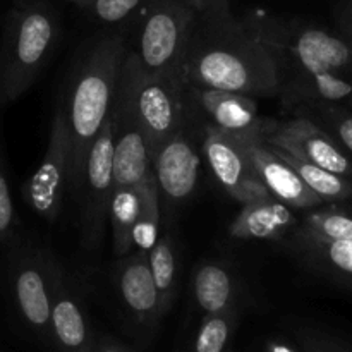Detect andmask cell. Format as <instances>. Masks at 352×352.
<instances>
[{"mask_svg": "<svg viewBox=\"0 0 352 352\" xmlns=\"http://www.w3.org/2000/svg\"><path fill=\"white\" fill-rule=\"evenodd\" d=\"M138 206H140L138 188H120L112 191L109 226L112 230V250L117 258L126 256L133 251Z\"/></svg>", "mask_w": 352, "mask_h": 352, "instance_id": "603a6c76", "label": "cell"}, {"mask_svg": "<svg viewBox=\"0 0 352 352\" xmlns=\"http://www.w3.org/2000/svg\"><path fill=\"white\" fill-rule=\"evenodd\" d=\"M201 153L223 191L237 203L270 196L251 165L244 138L203 124Z\"/></svg>", "mask_w": 352, "mask_h": 352, "instance_id": "8fae6325", "label": "cell"}, {"mask_svg": "<svg viewBox=\"0 0 352 352\" xmlns=\"http://www.w3.org/2000/svg\"><path fill=\"white\" fill-rule=\"evenodd\" d=\"M298 116H305L318 124L352 160V110L337 103H308L294 107Z\"/></svg>", "mask_w": 352, "mask_h": 352, "instance_id": "484cf974", "label": "cell"}, {"mask_svg": "<svg viewBox=\"0 0 352 352\" xmlns=\"http://www.w3.org/2000/svg\"><path fill=\"white\" fill-rule=\"evenodd\" d=\"M7 248L6 277L10 301L28 327L45 332L50 329L52 302L64 267L48 248L36 246L21 237Z\"/></svg>", "mask_w": 352, "mask_h": 352, "instance_id": "52a82bcc", "label": "cell"}, {"mask_svg": "<svg viewBox=\"0 0 352 352\" xmlns=\"http://www.w3.org/2000/svg\"><path fill=\"white\" fill-rule=\"evenodd\" d=\"M184 95L188 109L201 113L208 126L241 138L261 133L265 119L253 96L198 85H184Z\"/></svg>", "mask_w": 352, "mask_h": 352, "instance_id": "4fadbf2b", "label": "cell"}, {"mask_svg": "<svg viewBox=\"0 0 352 352\" xmlns=\"http://www.w3.org/2000/svg\"><path fill=\"white\" fill-rule=\"evenodd\" d=\"M278 96L289 109L308 103H347L351 107L352 81L344 72H298L285 76Z\"/></svg>", "mask_w": 352, "mask_h": 352, "instance_id": "d6986e66", "label": "cell"}, {"mask_svg": "<svg viewBox=\"0 0 352 352\" xmlns=\"http://www.w3.org/2000/svg\"><path fill=\"white\" fill-rule=\"evenodd\" d=\"M138 195H140V206H138V219L134 227L133 251L148 253L160 236L162 222V201L153 172H150L143 184L138 188Z\"/></svg>", "mask_w": 352, "mask_h": 352, "instance_id": "d4e9b609", "label": "cell"}, {"mask_svg": "<svg viewBox=\"0 0 352 352\" xmlns=\"http://www.w3.org/2000/svg\"><path fill=\"white\" fill-rule=\"evenodd\" d=\"M17 237H19V217L14 205L6 144L0 129V244L9 246Z\"/></svg>", "mask_w": 352, "mask_h": 352, "instance_id": "f546056e", "label": "cell"}, {"mask_svg": "<svg viewBox=\"0 0 352 352\" xmlns=\"http://www.w3.org/2000/svg\"><path fill=\"white\" fill-rule=\"evenodd\" d=\"M196 14V23L205 28L226 30L239 23L230 9V0H188Z\"/></svg>", "mask_w": 352, "mask_h": 352, "instance_id": "4dcf8cb0", "label": "cell"}, {"mask_svg": "<svg viewBox=\"0 0 352 352\" xmlns=\"http://www.w3.org/2000/svg\"><path fill=\"white\" fill-rule=\"evenodd\" d=\"M71 188V141L67 126L57 107L52 117L47 151L41 164L21 188L28 208L47 223L57 222Z\"/></svg>", "mask_w": 352, "mask_h": 352, "instance_id": "9c48e42d", "label": "cell"}, {"mask_svg": "<svg viewBox=\"0 0 352 352\" xmlns=\"http://www.w3.org/2000/svg\"><path fill=\"white\" fill-rule=\"evenodd\" d=\"M199 167L201 151L189 136L186 124L151 153V172L160 201L170 208L188 201L198 186Z\"/></svg>", "mask_w": 352, "mask_h": 352, "instance_id": "7c38bea8", "label": "cell"}, {"mask_svg": "<svg viewBox=\"0 0 352 352\" xmlns=\"http://www.w3.org/2000/svg\"><path fill=\"white\" fill-rule=\"evenodd\" d=\"M129 28H100L79 45L72 57L57 105L71 141V188L112 109Z\"/></svg>", "mask_w": 352, "mask_h": 352, "instance_id": "6da1fadb", "label": "cell"}, {"mask_svg": "<svg viewBox=\"0 0 352 352\" xmlns=\"http://www.w3.org/2000/svg\"><path fill=\"white\" fill-rule=\"evenodd\" d=\"M195 28L196 14L188 0H155L131 24L126 48L148 74L179 78Z\"/></svg>", "mask_w": 352, "mask_h": 352, "instance_id": "8992f818", "label": "cell"}, {"mask_svg": "<svg viewBox=\"0 0 352 352\" xmlns=\"http://www.w3.org/2000/svg\"><path fill=\"white\" fill-rule=\"evenodd\" d=\"M65 2L72 3V6H74V7H78L79 10H85L86 7H88L89 3L93 2V0H65Z\"/></svg>", "mask_w": 352, "mask_h": 352, "instance_id": "e575fe53", "label": "cell"}, {"mask_svg": "<svg viewBox=\"0 0 352 352\" xmlns=\"http://www.w3.org/2000/svg\"><path fill=\"white\" fill-rule=\"evenodd\" d=\"M179 78L184 85L226 89L253 98L278 96L284 81L275 55L248 30L243 19L226 30L196 23Z\"/></svg>", "mask_w": 352, "mask_h": 352, "instance_id": "7a4b0ae2", "label": "cell"}, {"mask_svg": "<svg viewBox=\"0 0 352 352\" xmlns=\"http://www.w3.org/2000/svg\"><path fill=\"white\" fill-rule=\"evenodd\" d=\"M192 299L205 315L236 308L241 282L236 272L222 261L208 260L196 265L191 284Z\"/></svg>", "mask_w": 352, "mask_h": 352, "instance_id": "44dd1931", "label": "cell"}, {"mask_svg": "<svg viewBox=\"0 0 352 352\" xmlns=\"http://www.w3.org/2000/svg\"><path fill=\"white\" fill-rule=\"evenodd\" d=\"M351 109H352V105H351Z\"/></svg>", "mask_w": 352, "mask_h": 352, "instance_id": "74e56055", "label": "cell"}, {"mask_svg": "<svg viewBox=\"0 0 352 352\" xmlns=\"http://www.w3.org/2000/svg\"><path fill=\"white\" fill-rule=\"evenodd\" d=\"M148 265L157 287L160 315H165L175 298L179 278L177 246L170 232H160L157 243L148 251Z\"/></svg>", "mask_w": 352, "mask_h": 352, "instance_id": "7402d4cb", "label": "cell"}, {"mask_svg": "<svg viewBox=\"0 0 352 352\" xmlns=\"http://www.w3.org/2000/svg\"><path fill=\"white\" fill-rule=\"evenodd\" d=\"M236 327V308L203 318L195 340V352H223Z\"/></svg>", "mask_w": 352, "mask_h": 352, "instance_id": "f1b7e54d", "label": "cell"}, {"mask_svg": "<svg viewBox=\"0 0 352 352\" xmlns=\"http://www.w3.org/2000/svg\"><path fill=\"white\" fill-rule=\"evenodd\" d=\"M296 229L323 239L352 241V215L336 208H313L299 220Z\"/></svg>", "mask_w": 352, "mask_h": 352, "instance_id": "83f0119b", "label": "cell"}, {"mask_svg": "<svg viewBox=\"0 0 352 352\" xmlns=\"http://www.w3.org/2000/svg\"><path fill=\"white\" fill-rule=\"evenodd\" d=\"M62 40L60 14L50 0L14 7L0 33V107L30 91Z\"/></svg>", "mask_w": 352, "mask_h": 352, "instance_id": "3957f363", "label": "cell"}, {"mask_svg": "<svg viewBox=\"0 0 352 352\" xmlns=\"http://www.w3.org/2000/svg\"><path fill=\"white\" fill-rule=\"evenodd\" d=\"M261 138L292 157L311 162L352 181V160L349 155L325 129L308 117L296 113L285 120L265 119Z\"/></svg>", "mask_w": 352, "mask_h": 352, "instance_id": "30bf717a", "label": "cell"}, {"mask_svg": "<svg viewBox=\"0 0 352 352\" xmlns=\"http://www.w3.org/2000/svg\"><path fill=\"white\" fill-rule=\"evenodd\" d=\"M272 148H274V150L277 151V153L280 155L296 172H298V175L305 181V184L308 186L318 198H322L323 203L342 201V199H347L352 196L351 179L333 174V172L327 170V168L320 167V165L311 164V162L292 157V155L285 153V151L278 150V148L275 146Z\"/></svg>", "mask_w": 352, "mask_h": 352, "instance_id": "cb8c5ba5", "label": "cell"}, {"mask_svg": "<svg viewBox=\"0 0 352 352\" xmlns=\"http://www.w3.org/2000/svg\"><path fill=\"white\" fill-rule=\"evenodd\" d=\"M14 7H23V6H30V3L36 2V0H10Z\"/></svg>", "mask_w": 352, "mask_h": 352, "instance_id": "8d00e7d4", "label": "cell"}, {"mask_svg": "<svg viewBox=\"0 0 352 352\" xmlns=\"http://www.w3.org/2000/svg\"><path fill=\"white\" fill-rule=\"evenodd\" d=\"M243 21L275 55L284 78L298 72H346L352 69V41L346 36L301 21H285L260 12L248 14Z\"/></svg>", "mask_w": 352, "mask_h": 352, "instance_id": "277c9868", "label": "cell"}, {"mask_svg": "<svg viewBox=\"0 0 352 352\" xmlns=\"http://www.w3.org/2000/svg\"><path fill=\"white\" fill-rule=\"evenodd\" d=\"M113 96L126 103L134 113L151 153L175 131L188 124L189 109L181 78L148 74L127 48Z\"/></svg>", "mask_w": 352, "mask_h": 352, "instance_id": "5b68a950", "label": "cell"}, {"mask_svg": "<svg viewBox=\"0 0 352 352\" xmlns=\"http://www.w3.org/2000/svg\"><path fill=\"white\" fill-rule=\"evenodd\" d=\"M89 352H133V351H129L127 347L120 346L119 342H116V340L107 339L105 337V339H102V340H98V342L93 344Z\"/></svg>", "mask_w": 352, "mask_h": 352, "instance_id": "836d02e7", "label": "cell"}, {"mask_svg": "<svg viewBox=\"0 0 352 352\" xmlns=\"http://www.w3.org/2000/svg\"><path fill=\"white\" fill-rule=\"evenodd\" d=\"M113 282L124 308L138 323L150 327L160 318L158 294L148 265V253L131 251L126 256H120L113 268Z\"/></svg>", "mask_w": 352, "mask_h": 352, "instance_id": "2e32d148", "label": "cell"}, {"mask_svg": "<svg viewBox=\"0 0 352 352\" xmlns=\"http://www.w3.org/2000/svg\"><path fill=\"white\" fill-rule=\"evenodd\" d=\"M110 117L113 127V189L140 188L151 172L146 136L129 107L116 96Z\"/></svg>", "mask_w": 352, "mask_h": 352, "instance_id": "5bb4252c", "label": "cell"}, {"mask_svg": "<svg viewBox=\"0 0 352 352\" xmlns=\"http://www.w3.org/2000/svg\"><path fill=\"white\" fill-rule=\"evenodd\" d=\"M336 21L342 36L352 41V0H339L336 7Z\"/></svg>", "mask_w": 352, "mask_h": 352, "instance_id": "1f68e13d", "label": "cell"}, {"mask_svg": "<svg viewBox=\"0 0 352 352\" xmlns=\"http://www.w3.org/2000/svg\"><path fill=\"white\" fill-rule=\"evenodd\" d=\"M71 191L76 195L82 248L88 251L98 250L109 226L113 191V127L110 113L93 141L81 174Z\"/></svg>", "mask_w": 352, "mask_h": 352, "instance_id": "ba28073f", "label": "cell"}, {"mask_svg": "<svg viewBox=\"0 0 352 352\" xmlns=\"http://www.w3.org/2000/svg\"><path fill=\"white\" fill-rule=\"evenodd\" d=\"M272 352H294L291 349V347L287 346H282V344H272Z\"/></svg>", "mask_w": 352, "mask_h": 352, "instance_id": "d590c367", "label": "cell"}, {"mask_svg": "<svg viewBox=\"0 0 352 352\" xmlns=\"http://www.w3.org/2000/svg\"><path fill=\"white\" fill-rule=\"evenodd\" d=\"M155 0H93L85 10L98 28H129Z\"/></svg>", "mask_w": 352, "mask_h": 352, "instance_id": "4316f807", "label": "cell"}, {"mask_svg": "<svg viewBox=\"0 0 352 352\" xmlns=\"http://www.w3.org/2000/svg\"><path fill=\"white\" fill-rule=\"evenodd\" d=\"M244 140L251 165L268 195L294 210H313L325 205L305 184L298 172L261 138V133L251 134Z\"/></svg>", "mask_w": 352, "mask_h": 352, "instance_id": "9a60e30c", "label": "cell"}, {"mask_svg": "<svg viewBox=\"0 0 352 352\" xmlns=\"http://www.w3.org/2000/svg\"><path fill=\"white\" fill-rule=\"evenodd\" d=\"M50 330L54 339L65 352H89V327L85 301L74 278L62 270L52 302Z\"/></svg>", "mask_w": 352, "mask_h": 352, "instance_id": "ac0fdd59", "label": "cell"}, {"mask_svg": "<svg viewBox=\"0 0 352 352\" xmlns=\"http://www.w3.org/2000/svg\"><path fill=\"white\" fill-rule=\"evenodd\" d=\"M285 244L305 263L329 277L352 284V241H332L294 229Z\"/></svg>", "mask_w": 352, "mask_h": 352, "instance_id": "ffe728a7", "label": "cell"}, {"mask_svg": "<svg viewBox=\"0 0 352 352\" xmlns=\"http://www.w3.org/2000/svg\"><path fill=\"white\" fill-rule=\"evenodd\" d=\"M305 346L308 347L309 352H346L344 349H340L339 346H336L333 342L325 339H318V337L308 336L305 339Z\"/></svg>", "mask_w": 352, "mask_h": 352, "instance_id": "d6a6232c", "label": "cell"}, {"mask_svg": "<svg viewBox=\"0 0 352 352\" xmlns=\"http://www.w3.org/2000/svg\"><path fill=\"white\" fill-rule=\"evenodd\" d=\"M294 208L274 196L251 199L229 226V236L237 241H284L298 227Z\"/></svg>", "mask_w": 352, "mask_h": 352, "instance_id": "e0dca14e", "label": "cell"}]
</instances>
